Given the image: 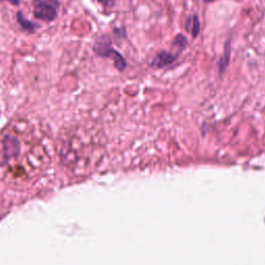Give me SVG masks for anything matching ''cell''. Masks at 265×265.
Here are the masks:
<instances>
[{
    "mask_svg": "<svg viewBox=\"0 0 265 265\" xmlns=\"http://www.w3.org/2000/svg\"><path fill=\"white\" fill-rule=\"evenodd\" d=\"M50 158L33 126L16 120L0 132V177L16 185L28 184L46 172Z\"/></svg>",
    "mask_w": 265,
    "mask_h": 265,
    "instance_id": "1",
    "label": "cell"
},
{
    "mask_svg": "<svg viewBox=\"0 0 265 265\" xmlns=\"http://www.w3.org/2000/svg\"><path fill=\"white\" fill-rule=\"evenodd\" d=\"M58 0H33V13L36 18L45 21H52L57 15Z\"/></svg>",
    "mask_w": 265,
    "mask_h": 265,
    "instance_id": "2",
    "label": "cell"
},
{
    "mask_svg": "<svg viewBox=\"0 0 265 265\" xmlns=\"http://www.w3.org/2000/svg\"><path fill=\"white\" fill-rule=\"evenodd\" d=\"M186 28L188 31H191L193 33L194 36H196L199 32V28H200V25H199V21L198 19L196 17H194L193 19H191V20H188L187 22V25H186Z\"/></svg>",
    "mask_w": 265,
    "mask_h": 265,
    "instance_id": "3",
    "label": "cell"
},
{
    "mask_svg": "<svg viewBox=\"0 0 265 265\" xmlns=\"http://www.w3.org/2000/svg\"><path fill=\"white\" fill-rule=\"evenodd\" d=\"M9 2L14 3V4H18V3H19V0H9Z\"/></svg>",
    "mask_w": 265,
    "mask_h": 265,
    "instance_id": "4",
    "label": "cell"
},
{
    "mask_svg": "<svg viewBox=\"0 0 265 265\" xmlns=\"http://www.w3.org/2000/svg\"><path fill=\"white\" fill-rule=\"evenodd\" d=\"M101 2H102V3H105V4H106V3H109V2H111V0H101Z\"/></svg>",
    "mask_w": 265,
    "mask_h": 265,
    "instance_id": "5",
    "label": "cell"
},
{
    "mask_svg": "<svg viewBox=\"0 0 265 265\" xmlns=\"http://www.w3.org/2000/svg\"><path fill=\"white\" fill-rule=\"evenodd\" d=\"M205 2H207V3H212V2H214V0H205Z\"/></svg>",
    "mask_w": 265,
    "mask_h": 265,
    "instance_id": "6",
    "label": "cell"
}]
</instances>
